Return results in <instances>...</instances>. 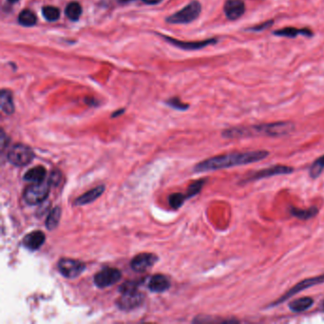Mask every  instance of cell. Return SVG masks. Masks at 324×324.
<instances>
[{
	"label": "cell",
	"mask_w": 324,
	"mask_h": 324,
	"mask_svg": "<svg viewBox=\"0 0 324 324\" xmlns=\"http://www.w3.org/2000/svg\"><path fill=\"white\" fill-rule=\"evenodd\" d=\"M289 211L292 216L296 217L297 219L307 221V220H310L312 218L316 217L319 213V209L316 206H311L307 209H301V208H296L295 206H291Z\"/></svg>",
	"instance_id": "cell-19"
},
{
	"label": "cell",
	"mask_w": 324,
	"mask_h": 324,
	"mask_svg": "<svg viewBox=\"0 0 324 324\" xmlns=\"http://www.w3.org/2000/svg\"><path fill=\"white\" fill-rule=\"evenodd\" d=\"M202 6L198 1H192L181 11L172 14L167 19L170 24H186L194 21L201 14Z\"/></svg>",
	"instance_id": "cell-7"
},
{
	"label": "cell",
	"mask_w": 324,
	"mask_h": 324,
	"mask_svg": "<svg viewBox=\"0 0 324 324\" xmlns=\"http://www.w3.org/2000/svg\"><path fill=\"white\" fill-rule=\"evenodd\" d=\"M273 24H274V20L271 19V20H267L265 22H263V23H261V24H259L257 26L247 28L246 29L249 30V31H263L265 29H267L268 28H270Z\"/></svg>",
	"instance_id": "cell-30"
},
{
	"label": "cell",
	"mask_w": 324,
	"mask_h": 324,
	"mask_svg": "<svg viewBox=\"0 0 324 324\" xmlns=\"http://www.w3.org/2000/svg\"><path fill=\"white\" fill-rule=\"evenodd\" d=\"M324 155L321 156L316 161L313 162L309 169V176L312 179H318L324 172Z\"/></svg>",
	"instance_id": "cell-24"
},
{
	"label": "cell",
	"mask_w": 324,
	"mask_h": 324,
	"mask_svg": "<svg viewBox=\"0 0 324 324\" xmlns=\"http://www.w3.org/2000/svg\"><path fill=\"white\" fill-rule=\"evenodd\" d=\"M169 105L174 108V109H178V110H186L188 108L187 105H184L183 103L180 102L179 99H172L170 102H169Z\"/></svg>",
	"instance_id": "cell-32"
},
{
	"label": "cell",
	"mask_w": 324,
	"mask_h": 324,
	"mask_svg": "<svg viewBox=\"0 0 324 324\" xmlns=\"http://www.w3.org/2000/svg\"><path fill=\"white\" fill-rule=\"evenodd\" d=\"M61 182V172L58 171V170H55L51 173V176H50V180H49V183L52 185H58L59 183Z\"/></svg>",
	"instance_id": "cell-31"
},
{
	"label": "cell",
	"mask_w": 324,
	"mask_h": 324,
	"mask_svg": "<svg viewBox=\"0 0 324 324\" xmlns=\"http://www.w3.org/2000/svg\"><path fill=\"white\" fill-rule=\"evenodd\" d=\"M224 12L227 19L237 20L245 13V3L243 0H226Z\"/></svg>",
	"instance_id": "cell-12"
},
{
	"label": "cell",
	"mask_w": 324,
	"mask_h": 324,
	"mask_svg": "<svg viewBox=\"0 0 324 324\" xmlns=\"http://www.w3.org/2000/svg\"><path fill=\"white\" fill-rule=\"evenodd\" d=\"M295 129V124L289 121L265 123L247 127H230L222 132L226 139H242L252 137H282L290 134Z\"/></svg>",
	"instance_id": "cell-2"
},
{
	"label": "cell",
	"mask_w": 324,
	"mask_h": 324,
	"mask_svg": "<svg viewBox=\"0 0 324 324\" xmlns=\"http://www.w3.org/2000/svg\"><path fill=\"white\" fill-rule=\"evenodd\" d=\"M36 16L31 11L24 10L22 11L18 16V22L25 27H30L35 25L36 23Z\"/></svg>",
	"instance_id": "cell-25"
},
{
	"label": "cell",
	"mask_w": 324,
	"mask_h": 324,
	"mask_svg": "<svg viewBox=\"0 0 324 324\" xmlns=\"http://www.w3.org/2000/svg\"><path fill=\"white\" fill-rule=\"evenodd\" d=\"M322 283H324V274L320 275V276H316V277H312V278L305 279V280H303V281L296 283V285H294L292 288H290L281 297H279L273 303H271L269 305V307H275L277 305H280V304L283 303L284 301H286L287 299H289L290 297H292V296H295L296 294H298L299 292H302V291H304L306 289H309L311 287L316 286V285H320Z\"/></svg>",
	"instance_id": "cell-4"
},
{
	"label": "cell",
	"mask_w": 324,
	"mask_h": 324,
	"mask_svg": "<svg viewBox=\"0 0 324 324\" xmlns=\"http://www.w3.org/2000/svg\"><path fill=\"white\" fill-rule=\"evenodd\" d=\"M1 110L6 114H12L14 112V102L10 91L2 90L1 91Z\"/></svg>",
	"instance_id": "cell-21"
},
{
	"label": "cell",
	"mask_w": 324,
	"mask_h": 324,
	"mask_svg": "<svg viewBox=\"0 0 324 324\" xmlns=\"http://www.w3.org/2000/svg\"><path fill=\"white\" fill-rule=\"evenodd\" d=\"M294 170H295L294 168L289 167V166L275 165V166H272L270 168L260 169V170H257L255 172L250 173L249 175H247L245 178L242 179V181L240 182V183L242 184V183H251V182L263 180V179H266V178L274 177V176L287 175V174L293 173Z\"/></svg>",
	"instance_id": "cell-3"
},
{
	"label": "cell",
	"mask_w": 324,
	"mask_h": 324,
	"mask_svg": "<svg viewBox=\"0 0 324 324\" xmlns=\"http://www.w3.org/2000/svg\"><path fill=\"white\" fill-rule=\"evenodd\" d=\"M144 295L138 290L122 293L121 296L117 299L116 304L121 310L131 311L141 305L144 301Z\"/></svg>",
	"instance_id": "cell-10"
},
{
	"label": "cell",
	"mask_w": 324,
	"mask_h": 324,
	"mask_svg": "<svg viewBox=\"0 0 324 324\" xmlns=\"http://www.w3.org/2000/svg\"><path fill=\"white\" fill-rule=\"evenodd\" d=\"M185 200H187V197H186L185 194L174 193V194H171L169 196V203L172 208L178 209V208H180L183 206Z\"/></svg>",
	"instance_id": "cell-28"
},
{
	"label": "cell",
	"mask_w": 324,
	"mask_h": 324,
	"mask_svg": "<svg viewBox=\"0 0 324 324\" xmlns=\"http://www.w3.org/2000/svg\"><path fill=\"white\" fill-rule=\"evenodd\" d=\"M34 153L32 149L23 144H16L7 154L8 161L15 167H25L32 162Z\"/></svg>",
	"instance_id": "cell-5"
},
{
	"label": "cell",
	"mask_w": 324,
	"mask_h": 324,
	"mask_svg": "<svg viewBox=\"0 0 324 324\" xmlns=\"http://www.w3.org/2000/svg\"><path fill=\"white\" fill-rule=\"evenodd\" d=\"M50 193V183H33L27 186L23 192L24 201L30 206L43 203Z\"/></svg>",
	"instance_id": "cell-6"
},
{
	"label": "cell",
	"mask_w": 324,
	"mask_h": 324,
	"mask_svg": "<svg viewBox=\"0 0 324 324\" xmlns=\"http://www.w3.org/2000/svg\"><path fill=\"white\" fill-rule=\"evenodd\" d=\"M145 3H147V4H157L159 2H161L162 0H143Z\"/></svg>",
	"instance_id": "cell-33"
},
{
	"label": "cell",
	"mask_w": 324,
	"mask_h": 324,
	"mask_svg": "<svg viewBox=\"0 0 324 324\" xmlns=\"http://www.w3.org/2000/svg\"><path fill=\"white\" fill-rule=\"evenodd\" d=\"M148 289L154 293H163L170 287V281L169 278L162 274H157L149 279Z\"/></svg>",
	"instance_id": "cell-15"
},
{
	"label": "cell",
	"mask_w": 324,
	"mask_h": 324,
	"mask_svg": "<svg viewBox=\"0 0 324 324\" xmlns=\"http://www.w3.org/2000/svg\"><path fill=\"white\" fill-rule=\"evenodd\" d=\"M124 1H131V0H124Z\"/></svg>",
	"instance_id": "cell-35"
},
{
	"label": "cell",
	"mask_w": 324,
	"mask_h": 324,
	"mask_svg": "<svg viewBox=\"0 0 324 324\" xmlns=\"http://www.w3.org/2000/svg\"><path fill=\"white\" fill-rule=\"evenodd\" d=\"M157 261L158 258L154 254H138L131 260L130 266L136 272H146L149 268L152 267Z\"/></svg>",
	"instance_id": "cell-11"
},
{
	"label": "cell",
	"mask_w": 324,
	"mask_h": 324,
	"mask_svg": "<svg viewBox=\"0 0 324 324\" xmlns=\"http://www.w3.org/2000/svg\"><path fill=\"white\" fill-rule=\"evenodd\" d=\"M104 191H105V185L96 186V187L88 190V192H86L84 194H82L80 197L77 198L74 201V206H80L88 205V204L94 202L96 199H98L103 194Z\"/></svg>",
	"instance_id": "cell-16"
},
{
	"label": "cell",
	"mask_w": 324,
	"mask_h": 324,
	"mask_svg": "<svg viewBox=\"0 0 324 324\" xmlns=\"http://www.w3.org/2000/svg\"><path fill=\"white\" fill-rule=\"evenodd\" d=\"M46 169L42 166L34 167L32 169H29L23 176V179L27 182L31 183H41L46 177Z\"/></svg>",
	"instance_id": "cell-18"
},
{
	"label": "cell",
	"mask_w": 324,
	"mask_h": 324,
	"mask_svg": "<svg viewBox=\"0 0 324 324\" xmlns=\"http://www.w3.org/2000/svg\"><path fill=\"white\" fill-rule=\"evenodd\" d=\"M206 179H201V180H198V181H195V182L191 183L188 186L187 192L185 193L187 199L194 197V196H196L197 194H199L201 192V190L203 189V187H204V185L206 184Z\"/></svg>",
	"instance_id": "cell-26"
},
{
	"label": "cell",
	"mask_w": 324,
	"mask_h": 324,
	"mask_svg": "<svg viewBox=\"0 0 324 324\" xmlns=\"http://www.w3.org/2000/svg\"><path fill=\"white\" fill-rule=\"evenodd\" d=\"M273 34L276 36L286 37V38H295L297 35L312 37L314 35V33L310 29H297L295 27H285V28L280 29L273 31Z\"/></svg>",
	"instance_id": "cell-14"
},
{
	"label": "cell",
	"mask_w": 324,
	"mask_h": 324,
	"mask_svg": "<svg viewBox=\"0 0 324 324\" xmlns=\"http://www.w3.org/2000/svg\"><path fill=\"white\" fill-rule=\"evenodd\" d=\"M42 14L45 19H47L48 21H51V22L57 21V19H59V17H60V11L57 9V7H54V6L44 7L42 9Z\"/></svg>",
	"instance_id": "cell-27"
},
{
	"label": "cell",
	"mask_w": 324,
	"mask_h": 324,
	"mask_svg": "<svg viewBox=\"0 0 324 324\" xmlns=\"http://www.w3.org/2000/svg\"><path fill=\"white\" fill-rule=\"evenodd\" d=\"M46 240V236L42 231H32L27 234L23 239V245L29 250L35 251L39 249Z\"/></svg>",
	"instance_id": "cell-13"
},
{
	"label": "cell",
	"mask_w": 324,
	"mask_h": 324,
	"mask_svg": "<svg viewBox=\"0 0 324 324\" xmlns=\"http://www.w3.org/2000/svg\"><path fill=\"white\" fill-rule=\"evenodd\" d=\"M314 299L311 296H302L288 303L289 309L294 313H301L309 310L314 305Z\"/></svg>",
	"instance_id": "cell-17"
},
{
	"label": "cell",
	"mask_w": 324,
	"mask_h": 324,
	"mask_svg": "<svg viewBox=\"0 0 324 324\" xmlns=\"http://www.w3.org/2000/svg\"><path fill=\"white\" fill-rule=\"evenodd\" d=\"M10 2H12V3H14V2H17L18 0H9Z\"/></svg>",
	"instance_id": "cell-34"
},
{
	"label": "cell",
	"mask_w": 324,
	"mask_h": 324,
	"mask_svg": "<svg viewBox=\"0 0 324 324\" xmlns=\"http://www.w3.org/2000/svg\"><path fill=\"white\" fill-rule=\"evenodd\" d=\"M267 150H251V151H234L222 155L214 156L197 164L194 168L195 172H207L220 169H230L240 166H245L263 161L267 158Z\"/></svg>",
	"instance_id": "cell-1"
},
{
	"label": "cell",
	"mask_w": 324,
	"mask_h": 324,
	"mask_svg": "<svg viewBox=\"0 0 324 324\" xmlns=\"http://www.w3.org/2000/svg\"><path fill=\"white\" fill-rule=\"evenodd\" d=\"M140 282L136 281H130V282H126L124 284H122L119 288L120 293H127V292H132V291H137L139 288Z\"/></svg>",
	"instance_id": "cell-29"
},
{
	"label": "cell",
	"mask_w": 324,
	"mask_h": 324,
	"mask_svg": "<svg viewBox=\"0 0 324 324\" xmlns=\"http://www.w3.org/2000/svg\"><path fill=\"white\" fill-rule=\"evenodd\" d=\"M169 41L173 43L174 45L179 46L180 48L183 49H186V50H199V49H203L205 47H207L208 45H214L218 42V40L216 38H210V39H206L204 41H199V42H180L177 40H170L169 38Z\"/></svg>",
	"instance_id": "cell-20"
},
{
	"label": "cell",
	"mask_w": 324,
	"mask_h": 324,
	"mask_svg": "<svg viewBox=\"0 0 324 324\" xmlns=\"http://www.w3.org/2000/svg\"><path fill=\"white\" fill-rule=\"evenodd\" d=\"M57 267L59 269L60 273L62 274V276H64L65 278L74 279L80 276L84 272L86 265L77 260L63 258L59 260L57 264Z\"/></svg>",
	"instance_id": "cell-8"
},
{
	"label": "cell",
	"mask_w": 324,
	"mask_h": 324,
	"mask_svg": "<svg viewBox=\"0 0 324 324\" xmlns=\"http://www.w3.org/2000/svg\"><path fill=\"white\" fill-rule=\"evenodd\" d=\"M122 273L117 268L106 267L94 276L93 282L98 288H107L121 280Z\"/></svg>",
	"instance_id": "cell-9"
},
{
	"label": "cell",
	"mask_w": 324,
	"mask_h": 324,
	"mask_svg": "<svg viewBox=\"0 0 324 324\" xmlns=\"http://www.w3.org/2000/svg\"><path fill=\"white\" fill-rule=\"evenodd\" d=\"M60 217H61V209L59 206H56L47 217L45 224L48 230H54L57 228L60 221Z\"/></svg>",
	"instance_id": "cell-23"
},
{
	"label": "cell",
	"mask_w": 324,
	"mask_h": 324,
	"mask_svg": "<svg viewBox=\"0 0 324 324\" xmlns=\"http://www.w3.org/2000/svg\"></svg>",
	"instance_id": "cell-36"
},
{
	"label": "cell",
	"mask_w": 324,
	"mask_h": 324,
	"mask_svg": "<svg viewBox=\"0 0 324 324\" xmlns=\"http://www.w3.org/2000/svg\"><path fill=\"white\" fill-rule=\"evenodd\" d=\"M66 16L72 21H76L82 14V7L77 2H71L65 9Z\"/></svg>",
	"instance_id": "cell-22"
}]
</instances>
